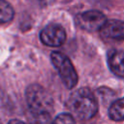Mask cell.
Segmentation results:
<instances>
[{
	"mask_svg": "<svg viewBox=\"0 0 124 124\" xmlns=\"http://www.w3.org/2000/svg\"><path fill=\"white\" fill-rule=\"evenodd\" d=\"M101 36L108 40L124 41V21L108 19L99 30Z\"/></svg>",
	"mask_w": 124,
	"mask_h": 124,
	"instance_id": "8992f818",
	"label": "cell"
},
{
	"mask_svg": "<svg viewBox=\"0 0 124 124\" xmlns=\"http://www.w3.org/2000/svg\"><path fill=\"white\" fill-rule=\"evenodd\" d=\"M108 116L113 121L124 120V98L118 99L111 103L108 108Z\"/></svg>",
	"mask_w": 124,
	"mask_h": 124,
	"instance_id": "ba28073f",
	"label": "cell"
},
{
	"mask_svg": "<svg viewBox=\"0 0 124 124\" xmlns=\"http://www.w3.org/2000/svg\"><path fill=\"white\" fill-rule=\"evenodd\" d=\"M25 98L30 112L36 121H50V115L53 110V99L42 85H29L25 92Z\"/></svg>",
	"mask_w": 124,
	"mask_h": 124,
	"instance_id": "6da1fadb",
	"label": "cell"
},
{
	"mask_svg": "<svg viewBox=\"0 0 124 124\" xmlns=\"http://www.w3.org/2000/svg\"><path fill=\"white\" fill-rule=\"evenodd\" d=\"M67 107L75 119L85 121L94 117L98 111V102L95 94L87 87H81L72 93Z\"/></svg>",
	"mask_w": 124,
	"mask_h": 124,
	"instance_id": "7a4b0ae2",
	"label": "cell"
},
{
	"mask_svg": "<svg viewBox=\"0 0 124 124\" xmlns=\"http://www.w3.org/2000/svg\"><path fill=\"white\" fill-rule=\"evenodd\" d=\"M41 42L47 46H60L66 41L65 29L57 23H50L40 33Z\"/></svg>",
	"mask_w": 124,
	"mask_h": 124,
	"instance_id": "5b68a950",
	"label": "cell"
},
{
	"mask_svg": "<svg viewBox=\"0 0 124 124\" xmlns=\"http://www.w3.org/2000/svg\"><path fill=\"white\" fill-rule=\"evenodd\" d=\"M50 59L52 65L57 70L64 85L68 89L74 88L78 81V77L69 57L62 52L54 51L51 53Z\"/></svg>",
	"mask_w": 124,
	"mask_h": 124,
	"instance_id": "3957f363",
	"label": "cell"
},
{
	"mask_svg": "<svg viewBox=\"0 0 124 124\" xmlns=\"http://www.w3.org/2000/svg\"><path fill=\"white\" fill-rule=\"evenodd\" d=\"M107 18L103 13L97 10H89L79 14L77 17V24L83 30L92 32L100 30Z\"/></svg>",
	"mask_w": 124,
	"mask_h": 124,
	"instance_id": "277c9868",
	"label": "cell"
},
{
	"mask_svg": "<svg viewBox=\"0 0 124 124\" xmlns=\"http://www.w3.org/2000/svg\"><path fill=\"white\" fill-rule=\"evenodd\" d=\"M52 121L54 123H62V124H64V123H75L76 119H75V117L71 113L65 112V113L58 114Z\"/></svg>",
	"mask_w": 124,
	"mask_h": 124,
	"instance_id": "30bf717a",
	"label": "cell"
},
{
	"mask_svg": "<svg viewBox=\"0 0 124 124\" xmlns=\"http://www.w3.org/2000/svg\"><path fill=\"white\" fill-rule=\"evenodd\" d=\"M15 16L12 5L6 0H0V23L10 22Z\"/></svg>",
	"mask_w": 124,
	"mask_h": 124,
	"instance_id": "9c48e42d",
	"label": "cell"
},
{
	"mask_svg": "<svg viewBox=\"0 0 124 124\" xmlns=\"http://www.w3.org/2000/svg\"><path fill=\"white\" fill-rule=\"evenodd\" d=\"M108 65L116 77L124 78V51L111 49L108 53Z\"/></svg>",
	"mask_w": 124,
	"mask_h": 124,
	"instance_id": "52a82bcc",
	"label": "cell"
}]
</instances>
